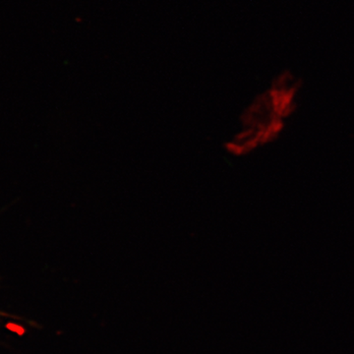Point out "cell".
Here are the masks:
<instances>
[{
  "label": "cell",
  "mask_w": 354,
  "mask_h": 354,
  "mask_svg": "<svg viewBox=\"0 0 354 354\" xmlns=\"http://www.w3.org/2000/svg\"><path fill=\"white\" fill-rule=\"evenodd\" d=\"M299 90V84L291 76L277 79L244 109L237 129L225 143V151L244 158L277 143L297 113Z\"/></svg>",
  "instance_id": "1"
}]
</instances>
